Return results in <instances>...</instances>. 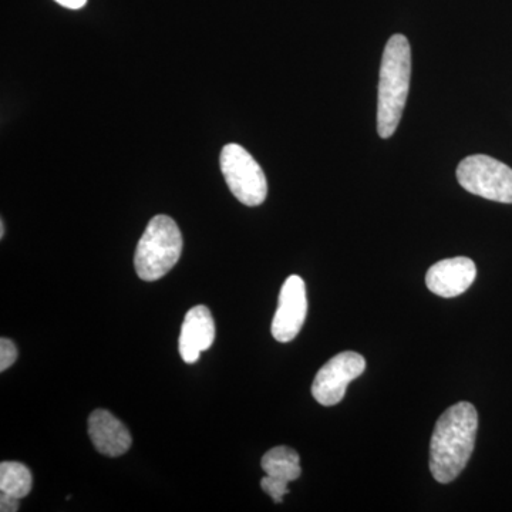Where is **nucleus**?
Returning a JSON list of instances; mask_svg holds the SVG:
<instances>
[{"label":"nucleus","instance_id":"obj_1","mask_svg":"<svg viewBox=\"0 0 512 512\" xmlns=\"http://www.w3.org/2000/svg\"><path fill=\"white\" fill-rule=\"evenodd\" d=\"M477 429L478 414L471 403L454 404L441 414L430 443V470L437 483H451L463 473L476 446Z\"/></svg>","mask_w":512,"mask_h":512},{"label":"nucleus","instance_id":"obj_12","mask_svg":"<svg viewBox=\"0 0 512 512\" xmlns=\"http://www.w3.org/2000/svg\"><path fill=\"white\" fill-rule=\"evenodd\" d=\"M32 473L25 464L18 461H3L0 464V493L25 498L32 491Z\"/></svg>","mask_w":512,"mask_h":512},{"label":"nucleus","instance_id":"obj_10","mask_svg":"<svg viewBox=\"0 0 512 512\" xmlns=\"http://www.w3.org/2000/svg\"><path fill=\"white\" fill-rule=\"evenodd\" d=\"M89 436L96 450L107 457L123 456L133 444L127 427L107 410H94L90 414Z\"/></svg>","mask_w":512,"mask_h":512},{"label":"nucleus","instance_id":"obj_7","mask_svg":"<svg viewBox=\"0 0 512 512\" xmlns=\"http://www.w3.org/2000/svg\"><path fill=\"white\" fill-rule=\"evenodd\" d=\"M306 313L308 299L305 282L301 276H289L279 293L278 309L271 326L272 336L281 343L291 342L301 332Z\"/></svg>","mask_w":512,"mask_h":512},{"label":"nucleus","instance_id":"obj_13","mask_svg":"<svg viewBox=\"0 0 512 512\" xmlns=\"http://www.w3.org/2000/svg\"><path fill=\"white\" fill-rule=\"evenodd\" d=\"M286 481L279 480V478L265 476L261 480L262 490L265 491L276 504H281L284 501V495L289 493V488Z\"/></svg>","mask_w":512,"mask_h":512},{"label":"nucleus","instance_id":"obj_5","mask_svg":"<svg viewBox=\"0 0 512 512\" xmlns=\"http://www.w3.org/2000/svg\"><path fill=\"white\" fill-rule=\"evenodd\" d=\"M458 184L485 200L512 204V168L484 154L464 158L457 167Z\"/></svg>","mask_w":512,"mask_h":512},{"label":"nucleus","instance_id":"obj_6","mask_svg":"<svg viewBox=\"0 0 512 512\" xmlns=\"http://www.w3.org/2000/svg\"><path fill=\"white\" fill-rule=\"evenodd\" d=\"M366 370L365 357L356 352H342L326 363L315 376L312 396L322 406H335L342 402L349 383Z\"/></svg>","mask_w":512,"mask_h":512},{"label":"nucleus","instance_id":"obj_9","mask_svg":"<svg viewBox=\"0 0 512 512\" xmlns=\"http://www.w3.org/2000/svg\"><path fill=\"white\" fill-rule=\"evenodd\" d=\"M215 340V323L210 309L204 305L194 306L185 315L181 326L178 350L185 363H197L201 353L211 348Z\"/></svg>","mask_w":512,"mask_h":512},{"label":"nucleus","instance_id":"obj_8","mask_svg":"<svg viewBox=\"0 0 512 512\" xmlns=\"http://www.w3.org/2000/svg\"><path fill=\"white\" fill-rule=\"evenodd\" d=\"M477 266L466 256L443 259L431 266L426 275L429 291L441 298H456L476 281Z\"/></svg>","mask_w":512,"mask_h":512},{"label":"nucleus","instance_id":"obj_16","mask_svg":"<svg viewBox=\"0 0 512 512\" xmlns=\"http://www.w3.org/2000/svg\"><path fill=\"white\" fill-rule=\"evenodd\" d=\"M59 5L64 6L67 9H82L86 5L87 0H56Z\"/></svg>","mask_w":512,"mask_h":512},{"label":"nucleus","instance_id":"obj_4","mask_svg":"<svg viewBox=\"0 0 512 512\" xmlns=\"http://www.w3.org/2000/svg\"><path fill=\"white\" fill-rule=\"evenodd\" d=\"M221 171L229 191L247 207H258L268 195L264 170L239 144H227L221 151Z\"/></svg>","mask_w":512,"mask_h":512},{"label":"nucleus","instance_id":"obj_14","mask_svg":"<svg viewBox=\"0 0 512 512\" xmlns=\"http://www.w3.org/2000/svg\"><path fill=\"white\" fill-rule=\"evenodd\" d=\"M18 360V348L10 339H0V372H5Z\"/></svg>","mask_w":512,"mask_h":512},{"label":"nucleus","instance_id":"obj_3","mask_svg":"<svg viewBox=\"0 0 512 512\" xmlns=\"http://www.w3.org/2000/svg\"><path fill=\"white\" fill-rule=\"evenodd\" d=\"M183 235L173 218L157 215L148 222L138 241L134 266L137 275L146 282L158 281L180 261Z\"/></svg>","mask_w":512,"mask_h":512},{"label":"nucleus","instance_id":"obj_15","mask_svg":"<svg viewBox=\"0 0 512 512\" xmlns=\"http://www.w3.org/2000/svg\"><path fill=\"white\" fill-rule=\"evenodd\" d=\"M19 505V498L5 493L0 494V511L16 512L19 511Z\"/></svg>","mask_w":512,"mask_h":512},{"label":"nucleus","instance_id":"obj_2","mask_svg":"<svg viewBox=\"0 0 512 512\" xmlns=\"http://www.w3.org/2000/svg\"><path fill=\"white\" fill-rule=\"evenodd\" d=\"M412 77V49L403 35H394L387 42L380 66L377 96V133L392 137L402 120Z\"/></svg>","mask_w":512,"mask_h":512},{"label":"nucleus","instance_id":"obj_11","mask_svg":"<svg viewBox=\"0 0 512 512\" xmlns=\"http://www.w3.org/2000/svg\"><path fill=\"white\" fill-rule=\"evenodd\" d=\"M261 466L266 476L279 478V480L286 481V483L298 480L302 474L301 457L291 447L271 448L262 457Z\"/></svg>","mask_w":512,"mask_h":512},{"label":"nucleus","instance_id":"obj_17","mask_svg":"<svg viewBox=\"0 0 512 512\" xmlns=\"http://www.w3.org/2000/svg\"><path fill=\"white\" fill-rule=\"evenodd\" d=\"M5 237V222L0 221V238Z\"/></svg>","mask_w":512,"mask_h":512}]
</instances>
